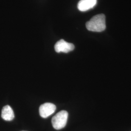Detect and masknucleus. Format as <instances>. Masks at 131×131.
Returning a JSON list of instances; mask_svg holds the SVG:
<instances>
[{"instance_id": "obj_1", "label": "nucleus", "mask_w": 131, "mask_h": 131, "mask_svg": "<svg viewBox=\"0 0 131 131\" xmlns=\"http://www.w3.org/2000/svg\"><path fill=\"white\" fill-rule=\"evenodd\" d=\"M86 27L88 30L92 32H101L106 28L105 16L104 14H98L86 23Z\"/></svg>"}, {"instance_id": "obj_2", "label": "nucleus", "mask_w": 131, "mask_h": 131, "mask_svg": "<svg viewBox=\"0 0 131 131\" xmlns=\"http://www.w3.org/2000/svg\"><path fill=\"white\" fill-rule=\"evenodd\" d=\"M68 113L62 110L57 113L52 118V123L53 127L56 130H60L66 126L68 118Z\"/></svg>"}, {"instance_id": "obj_3", "label": "nucleus", "mask_w": 131, "mask_h": 131, "mask_svg": "<svg viewBox=\"0 0 131 131\" xmlns=\"http://www.w3.org/2000/svg\"><path fill=\"white\" fill-rule=\"evenodd\" d=\"M74 49V45L66 41L64 39H61L56 42L54 45L56 52H59L68 53Z\"/></svg>"}, {"instance_id": "obj_4", "label": "nucleus", "mask_w": 131, "mask_h": 131, "mask_svg": "<svg viewBox=\"0 0 131 131\" xmlns=\"http://www.w3.org/2000/svg\"><path fill=\"white\" fill-rule=\"evenodd\" d=\"M56 110V106L52 103H44L39 108L40 116L43 118H47L52 115Z\"/></svg>"}, {"instance_id": "obj_5", "label": "nucleus", "mask_w": 131, "mask_h": 131, "mask_svg": "<svg viewBox=\"0 0 131 131\" xmlns=\"http://www.w3.org/2000/svg\"><path fill=\"white\" fill-rule=\"evenodd\" d=\"M97 0H81L77 5L78 9L80 11L84 12L93 8L97 4Z\"/></svg>"}, {"instance_id": "obj_6", "label": "nucleus", "mask_w": 131, "mask_h": 131, "mask_svg": "<svg viewBox=\"0 0 131 131\" xmlns=\"http://www.w3.org/2000/svg\"><path fill=\"white\" fill-rule=\"evenodd\" d=\"M2 117L6 121H11L14 118V113L13 109L9 105L5 106L2 111Z\"/></svg>"}]
</instances>
